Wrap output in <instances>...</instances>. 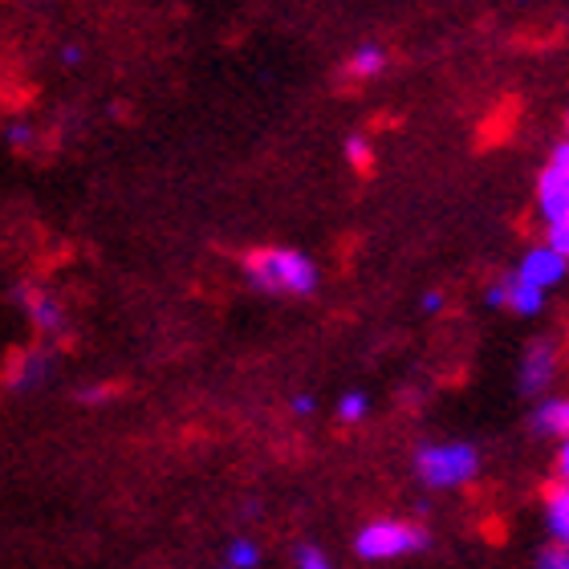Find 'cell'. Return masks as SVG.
<instances>
[{"label": "cell", "instance_id": "obj_1", "mask_svg": "<svg viewBox=\"0 0 569 569\" xmlns=\"http://www.w3.org/2000/svg\"><path fill=\"white\" fill-rule=\"evenodd\" d=\"M244 277L261 293L309 297L318 289V264L297 249H252L244 257Z\"/></svg>", "mask_w": 569, "mask_h": 569}, {"label": "cell", "instance_id": "obj_2", "mask_svg": "<svg viewBox=\"0 0 569 569\" xmlns=\"http://www.w3.org/2000/svg\"><path fill=\"white\" fill-rule=\"evenodd\" d=\"M416 476L427 488H463L480 476V451L463 439H443V443H423L416 451Z\"/></svg>", "mask_w": 569, "mask_h": 569}, {"label": "cell", "instance_id": "obj_3", "mask_svg": "<svg viewBox=\"0 0 569 569\" xmlns=\"http://www.w3.org/2000/svg\"><path fill=\"white\" fill-rule=\"evenodd\" d=\"M427 549V529L416 521H370L358 529L355 553L362 561H399Z\"/></svg>", "mask_w": 569, "mask_h": 569}, {"label": "cell", "instance_id": "obj_4", "mask_svg": "<svg viewBox=\"0 0 569 569\" xmlns=\"http://www.w3.org/2000/svg\"><path fill=\"white\" fill-rule=\"evenodd\" d=\"M537 208L546 224H569V147L566 139L549 151L541 176H537Z\"/></svg>", "mask_w": 569, "mask_h": 569}, {"label": "cell", "instance_id": "obj_5", "mask_svg": "<svg viewBox=\"0 0 569 569\" xmlns=\"http://www.w3.org/2000/svg\"><path fill=\"white\" fill-rule=\"evenodd\" d=\"M561 370V346L558 338H533L525 346L521 355V370H517V391L521 395H546L553 382H558Z\"/></svg>", "mask_w": 569, "mask_h": 569}, {"label": "cell", "instance_id": "obj_6", "mask_svg": "<svg viewBox=\"0 0 569 569\" xmlns=\"http://www.w3.org/2000/svg\"><path fill=\"white\" fill-rule=\"evenodd\" d=\"M17 301L29 313V321L41 330V338H66V306L49 289H37L33 281H21L17 284Z\"/></svg>", "mask_w": 569, "mask_h": 569}, {"label": "cell", "instance_id": "obj_7", "mask_svg": "<svg viewBox=\"0 0 569 569\" xmlns=\"http://www.w3.org/2000/svg\"><path fill=\"white\" fill-rule=\"evenodd\" d=\"M488 306L509 309V313H517V318H537V313L546 309V293L512 269V273H505L492 289H488Z\"/></svg>", "mask_w": 569, "mask_h": 569}, {"label": "cell", "instance_id": "obj_8", "mask_svg": "<svg viewBox=\"0 0 569 569\" xmlns=\"http://www.w3.org/2000/svg\"><path fill=\"white\" fill-rule=\"evenodd\" d=\"M566 269H569V257H558V252H549L546 244H537V249H529L521 257V264H517V273L525 277L529 284H537L541 293H549L553 284L566 277Z\"/></svg>", "mask_w": 569, "mask_h": 569}, {"label": "cell", "instance_id": "obj_9", "mask_svg": "<svg viewBox=\"0 0 569 569\" xmlns=\"http://www.w3.org/2000/svg\"><path fill=\"white\" fill-rule=\"evenodd\" d=\"M529 427H533V436L558 439V443H561V439L569 436V399H566V395H546V399L533 407Z\"/></svg>", "mask_w": 569, "mask_h": 569}, {"label": "cell", "instance_id": "obj_10", "mask_svg": "<svg viewBox=\"0 0 569 569\" xmlns=\"http://www.w3.org/2000/svg\"><path fill=\"white\" fill-rule=\"evenodd\" d=\"M46 379H49V355L46 350H21L17 362H12V370L4 375L9 391H33V387H41Z\"/></svg>", "mask_w": 569, "mask_h": 569}, {"label": "cell", "instance_id": "obj_11", "mask_svg": "<svg viewBox=\"0 0 569 569\" xmlns=\"http://www.w3.org/2000/svg\"><path fill=\"white\" fill-rule=\"evenodd\" d=\"M546 529L553 546L569 541V485H561V480H549L546 488Z\"/></svg>", "mask_w": 569, "mask_h": 569}, {"label": "cell", "instance_id": "obj_12", "mask_svg": "<svg viewBox=\"0 0 569 569\" xmlns=\"http://www.w3.org/2000/svg\"><path fill=\"white\" fill-rule=\"evenodd\" d=\"M382 70H387V49L382 46H358L346 61V78H355V82H370Z\"/></svg>", "mask_w": 569, "mask_h": 569}, {"label": "cell", "instance_id": "obj_13", "mask_svg": "<svg viewBox=\"0 0 569 569\" xmlns=\"http://www.w3.org/2000/svg\"><path fill=\"white\" fill-rule=\"evenodd\" d=\"M346 159H350V167H355L358 176H367L370 167H375V147H370L367 134H350L346 139Z\"/></svg>", "mask_w": 569, "mask_h": 569}, {"label": "cell", "instance_id": "obj_14", "mask_svg": "<svg viewBox=\"0 0 569 569\" xmlns=\"http://www.w3.org/2000/svg\"><path fill=\"white\" fill-rule=\"evenodd\" d=\"M228 566L232 569H257L261 566V546L249 541V537H237V541L228 546Z\"/></svg>", "mask_w": 569, "mask_h": 569}, {"label": "cell", "instance_id": "obj_15", "mask_svg": "<svg viewBox=\"0 0 569 569\" xmlns=\"http://www.w3.org/2000/svg\"><path fill=\"white\" fill-rule=\"evenodd\" d=\"M367 411H370V399L362 391H346L338 399V419L342 423H358V419H367Z\"/></svg>", "mask_w": 569, "mask_h": 569}, {"label": "cell", "instance_id": "obj_16", "mask_svg": "<svg viewBox=\"0 0 569 569\" xmlns=\"http://www.w3.org/2000/svg\"><path fill=\"white\" fill-rule=\"evenodd\" d=\"M537 569H569V549L549 541V546L537 553Z\"/></svg>", "mask_w": 569, "mask_h": 569}, {"label": "cell", "instance_id": "obj_17", "mask_svg": "<svg viewBox=\"0 0 569 569\" xmlns=\"http://www.w3.org/2000/svg\"><path fill=\"white\" fill-rule=\"evenodd\" d=\"M297 569H333V561L318 546H301L297 549Z\"/></svg>", "mask_w": 569, "mask_h": 569}, {"label": "cell", "instance_id": "obj_18", "mask_svg": "<svg viewBox=\"0 0 569 569\" xmlns=\"http://www.w3.org/2000/svg\"><path fill=\"white\" fill-rule=\"evenodd\" d=\"M546 249L569 257V224H546Z\"/></svg>", "mask_w": 569, "mask_h": 569}, {"label": "cell", "instance_id": "obj_19", "mask_svg": "<svg viewBox=\"0 0 569 569\" xmlns=\"http://www.w3.org/2000/svg\"><path fill=\"white\" fill-rule=\"evenodd\" d=\"M566 476H569V448H566V439H561L558 456H553V480H561V485H566Z\"/></svg>", "mask_w": 569, "mask_h": 569}, {"label": "cell", "instance_id": "obj_20", "mask_svg": "<svg viewBox=\"0 0 569 569\" xmlns=\"http://www.w3.org/2000/svg\"><path fill=\"white\" fill-rule=\"evenodd\" d=\"M114 395V387H107V382H94L90 391H82V403H102V399H110Z\"/></svg>", "mask_w": 569, "mask_h": 569}, {"label": "cell", "instance_id": "obj_21", "mask_svg": "<svg viewBox=\"0 0 569 569\" xmlns=\"http://www.w3.org/2000/svg\"><path fill=\"white\" fill-rule=\"evenodd\" d=\"M9 142L12 147H29V142H33V131H29V127H9Z\"/></svg>", "mask_w": 569, "mask_h": 569}, {"label": "cell", "instance_id": "obj_22", "mask_svg": "<svg viewBox=\"0 0 569 569\" xmlns=\"http://www.w3.org/2000/svg\"><path fill=\"white\" fill-rule=\"evenodd\" d=\"M293 411H297V416H313V411H318V399H313V395H297Z\"/></svg>", "mask_w": 569, "mask_h": 569}, {"label": "cell", "instance_id": "obj_23", "mask_svg": "<svg viewBox=\"0 0 569 569\" xmlns=\"http://www.w3.org/2000/svg\"><path fill=\"white\" fill-rule=\"evenodd\" d=\"M423 309H427V313H439V309H443V293H436V289H431V293L423 297Z\"/></svg>", "mask_w": 569, "mask_h": 569}, {"label": "cell", "instance_id": "obj_24", "mask_svg": "<svg viewBox=\"0 0 569 569\" xmlns=\"http://www.w3.org/2000/svg\"><path fill=\"white\" fill-rule=\"evenodd\" d=\"M61 58H66V66H78V61H82V49H78V46H66V49H61Z\"/></svg>", "mask_w": 569, "mask_h": 569}]
</instances>
